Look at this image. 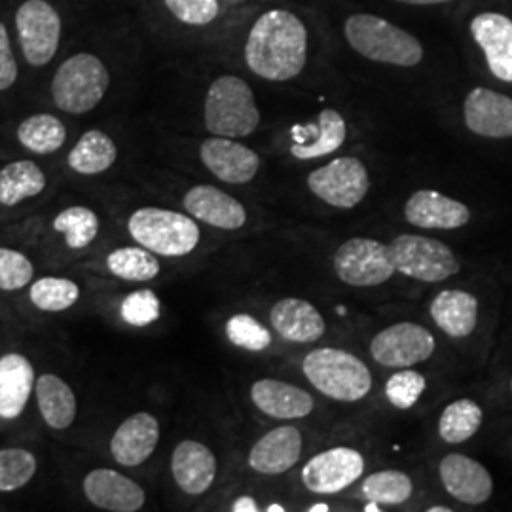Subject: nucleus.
<instances>
[{
  "label": "nucleus",
  "mask_w": 512,
  "mask_h": 512,
  "mask_svg": "<svg viewBox=\"0 0 512 512\" xmlns=\"http://www.w3.org/2000/svg\"><path fill=\"white\" fill-rule=\"evenodd\" d=\"M380 512L382 511V507L376 503V501H368V505L365 507V512Z\"/></svg>",
  "instance_id": "de8ad7c7"
},
{
  "label": "nucleus",
  "mask_w": 512,
  "mask_h": 512,
  "mask_svg": "<svg viewBox=\"0 0 512 512\" xmlns=\"http://www.w3.org/2000/svg\"><path fill=\"white\" fill-rule=\"evenodd\" d=\"M169 12L186 25H207L219 16V0H165Z\"/></svg>",
  "instance_id": "79ce46f5"
},
{
  "label": "nucleus",
  "mask_w": 512,
  "mask_h": 512,
  "mask_svg": "<svg viewBox=\"0 0 512 512\" xmlns=\"http://www.w3.org/2000/svg\"><path fill=\"white\" fill-rule=\"evenodd\" d=\"M361 490L368 501H376L378 505H403L410 499L414 486L403 471H380L366 476Z\"/></svg>",
  "instance_id": "72a5a7b5"
},
{
  "label": "nucleus",
  "mask_w": 512,
  "mask_h": 512,
  "mask_svg": "<svg viewBox=\"0 0 512 512\" xmlns=\"http://www.w3.org/2000/svg\"><path fill=\"white\" fill-rule=\"evenodd\" d=\"M110 274L126 281H150L160 274V262L143 247H122L107 258Z\"/></svg>",
  "instance_id": "473e14b6"
},
{
  "label": "nucleus",
  "mask_w": 512,
  "mask_h": 512,
  "mask_svg": "<svg viewBox=\"0 0 512 512\" xmlns=\"http://www.w3.org/2000/svg\"><path fill=\"white\" fill-rule=\"evenodd\" d=\"M40 414L52 429H67L76 418V397L65 380L54 374H44L37 382Z\"/></svg>",
  "instance_id": "cd10ccee"
},
{
  "label": "nucleus",
  "mask_w": 512,
  "mask_h": 512,
  "mask_svg": "<svg viewBox=\"0 0 512 512\" xmlns=\"http://www.w3.org/2000/svg\"><path fill=\"white\" fill-rule=\"evenodd\" d=\"M232 511L234 512H256L258 511V507H256V501L253 497H239L238 501L234 503V507H232Z\"/></svg>",
  "instance_id": "c03bdc74"
},
{
  "label": "nucleus",
  "mask_w": 512,
  "mask_h": 512,
  "mask_svg": "<svg viewBox=\"0 0 512 512\" xmlns=\"http://www.w3.org/2000/svg\"><path fill=\"white\" fill-rule=\"evenodd\" d=\"M84 494L103 511L135 512L145 505V490L112 469H95L84 478Z\"/></svg>",
  "instance_id": "a211bd4d"
},
{
  "label": "nucleus",
  "mask_w": 512,
  "mask_h": 512,
  "mask_svg": "<svg viewBox=\"0 0 512 512\" xmlns=\"http://www.w3.org/2000/svg\"><path fill=\"white\" fill-rule=\"evenodd\" d=\"M260 124L255 95L245 80L232 74L217 78L205 97V128L217 137H247Z\"/></svg>",
  "instance_id": "20e7f679"
},
{
  "label": "nucleus",
  "mask_w": 512,
  "mask_h": 512,
  "mask_svg": "<svg viewBox=\"0 0 512 512\" xmlns=\"http://www.w3.org/2000/svg\"><path fill=\"white\" fill-rule=\"evenodd\" d=\"M37 473V458L23 448L0 450V492H14L31 482Z\"/></svg>",
  "instance_id": "e433bc0d"
},
{
  "label": "nucleus",
  "mask_w": 512,
  "mask_h": 512,
  "mask_svg": "<svg viewBox=\"0 0 512 512\" xmlns=\"http://www.w3.org/2000/svg\"><path fill=\"white\" fill-rule=\"evenodd\" d=\"M33 262L14 249L0 247V291H18L33 279Z\"/></svg>",
  "instance_id": "ea45409f"
},
{
  "label": "nucleus",
  "mask_w": 512,
  "mask_h": 512,
  "mask_svg": "<svg viewBox=\"0 0 512 512\" xmlns=\"http://www.w3.org/2000/svg\"><path fill=\"white\" fill-rule=\"evenodd\" d=\"M308 186L321 202L338 209H351L365 200L370 179L361 160L344 156L311 171Z\"/></svg>",
  "instance_id": "9d476101"
},
{
  "label": "nucleus",
  "mask_w": 512,
  "mask_h": 512,
  "mask_svg": "<svg viewBox=\"0 0 512 512\" xmlns=\"http://www.w3.org/2000/svg\"><path fill=\"white\" fill-rule=\"evenodd\" d=\"M463 118L465 126L480 137H512V99L509 95L488 88H475L465 99Z\"/></svg>",
  "instance_id": "2eb2a0df"
},
{
  "label": "nucleus",
  "mask_w": 512,
  "mask_h": 512,
  "mask_svg": "<svg viewBox=\"0 0 512 512\" xmlns=\"http://www.w3.org/2000/svg\"><path fill=\"white\" fill-rule=\"evenodd\" d=\"M334 270L351 287H376L397 272L387 245L376 239L353 238L342 243L334 255Z\"/></svg>",
  "instance_id": "1a4fd4ad"
},
{
  "label": "nucleus",
  "mask_w": 512,
  "mask_h": 512,
  "mask_svg": "<svg viewBox=\"0 0 512 512\" xmlns=\"http://www.w3.org/2000/svg\"><path fill=\"white\" fill-rule=\"evenodd\" d=\"M348 135L346 120L338 110L325 109L317 116L313 126H294L291 152L298 160H313L329 156L344 145Z\"/></svg>",
  "instance_id": "5701e85b"
},
{
  "label": "nucleus",
  "mask_w": 512,
  "mask_h": 512,
  "mask_svg": "<svg viewBox=\"0 0 512 512\" xmlns=\"http://www.w3.org/2000/svg\"><path fill=\"white\" fill-rule=\"evenodd\" d=\"M308 511L310 512H329V505H325V503H315V505H313V507H310V509H308Z\"/></svg>",
  "instance_id": "49530a36"
},
{
  "label": "nucleus",
  "mask_w": 512,
  "mask_h": 512,
  "mask_svg": "<svg viewBox=\"0 0 512 512\" xmlns=\"http://www.w3.org/2000/svg\"><path fill=\"white\" fill-rule=\"evenodd\" d=\"M21 52L33 67L48 65L61 40V18L46 0H25L16 12Z\"/></svg>",
  "instance_id": "6e6552de"
},
{
  "label": "nucleus",
  "mask_w": 512,
  "mask_h": 512,
  "mask_svg": "<svg viewBox=\"0 0 512 512\" xmlns=\"http://www.w3.org/2000/svg\"><path fill=\"white\" fill-rule=\"evenodd\" d=\"M387 251L397 272L425 283L446 281L461 268L452 249L439 239L403 234L387 245Z\"/></svg>",
  "instance_id": "0eeeda50"
},
{
  "label": "nucleus",
  "mask_w": 512,
  "mask_h": 512,
  "mask_svg": "<svg viewBox=\"0 0 512 512\" xmlns=\"http://www.w3.org/2000/svg\"><path fill=\"white\" fill-rule=\"evenodd\" d=\"M226 336L228 340L241 349L247 351H264L272 344V334L264 325H260L255 317L247 313H238L228 319L226 323Z\"/></svg>",
  "instance_id": "4c0bfd02"
},
{
  "label": "nucleus",
  "mask_w": 512,
  "mask_h": 512,
  "mask_svg": "<svg viewBox=\"0 0 512 512\" xmlns=\"http://www.w3.org/2000/svg\"><path fill=\"white\" fill-rule=\"evenodd\" d=\"M425 387H427V380H425L423 374L416 372V370H410V368H404L401 372H395L387 380L385 395H387L389 403L393 404L395 408L408 410L420 401Z\"/></svg>",
  "instance_id": "58836bf2"
},
{
  "label": "nucleus",
  "mask_w": 512,
  "mask_h": 512,
  "mask_svg": "<svg viewBox=\"0 0 512 512\" xmlns=\"http://www.w3.org/2000/svg\"><path fill=\"white\" fill-rule=\"evenodd\" d=\"M484 420L482 408L473 399H458L448 404L439 420L440 439L448 444H461L473 439Z\"/></svg>",
  "instance_id": "2f4dec72"
},
{
  "label": "nucleus",
  "mask_w": 512,
  "mask_h": 512,
  "mask_svg": "<svg viewBox=\"0 0 512 512\" xmlns=\"http://www.w3.org/2000/svg\"><path fill=\"white\" fill-rule=\"evenodd\" d=\"M202 162L219 181L228 184L251 183L260 169V156L230 137H211L200 148Z\"/></svg>",
  "instance_id": "ddd939ff"
},
{
  "label": "nucleus",
  "mask_w": 512,
  "mask_h": 512,
  "mask_svg": "<svg viewBox=\"0 0 512 512\" xmlns=\"http://www.w3.org/2000/svg\"><path fill=\"white\" fill-rule=\"evenodd\" d=\"M118 158L116 143L105 131H86L69 154L71 169L80 175H99L107 171Z\"/></svg>",
  "instance_id": "c756f323"
},
{
  "label": "nucleus",
  "mask_w": 512,
  "mask_h": 512,
  "mask_svg": "<svg viewBox=\"0 0 512 512\" xmlns=\"http://www.w3.org/2000/svg\"><path fill=\"white\" fill-rule=\"evenodd\" d=\"M471 33L495 78L512 82V19L484 12L471 21Z\"/></svg>",
  "instance_id": "f3484780"
},
{
  "label": "nucleus",
  "mask_w": 512,
  "mask_h": 512,
  "mask_svg": "<svg viewBox=\"0 0 512 512\" xmlns=\"http://www.w3.org/2000/svg\"><path fill=\"white\" fill-rule=\"evenodd\" d=\"M16 80H18V61L12 54L8 31L4 23H0V92L12 88Z\"/></svg>",
  "instance_id": "37998d69"
},
{
  "label": "nucleus",
  "mask_w": 512,
  "mask_h": 512,
  "mask_svg": "<svg viewBox=\"0 0 512 512\" xmlns=\"http://www.w3.org/2000/svg\"><path fill=\"white\" fill-rule=\"evenodd\" d=\"M31 302L42 311H65L74 306L80 298V287L63 277H42L33 283Z\"/></svg>",
  "instance_id": "c9c22d12"
},
{
  "label": "nucleus",
  "mask_w": 512,
  "mask_h": 512,
  "mask_svg": "<svg viewBox=\"0 0 512 512\" xmlns=\"http://www.w3.org/2000/svg\"><path fill=\"white\" fill-rule=\"evenodd\" d=\"M440 482L459 503L482 505L494 494V480L488 469L463 454H448L440 461Z\"/></svg>",
  "instance_id": "4468645a"
},
{
  "label": "nucleus",
  "mask_w": 512,
  "mask_h": 512,
  "mask_svg": "<svg viewBox=\"0 0 512 512\" xmlns=\"http://www.w3.org/2000/svg\"><path fill=\"white\" fill-rule=\"evenodd\" d=\"M129 234L141 247L154 255H190L200 243V228L183 213L143 207L135 211L128 222Z\"/></svg>",
  "instance_id": "39448f33"
},
{
  "label": "nucleus",
  "mask_w": 512,
  "mask_h": 512,
  "mask_svg": "<svg viewBox=\"0 0 512 512\" xmlns=\"http://www.w3.org/2000/svg\"><path fill=\"white\" fill-rule=\"evenodd\" d=\"M183 203L192 217L220 230H238L247 222L245 207L236 198L209 184L190 188Z\"/></svg>",
  "instance_id": "412c9836"
},
{
  "label": "nucleus",
  "mask_w": 512,
  "mask_h": 512,
  "mask_svg": "<svg viewBox=\"0 0 512 512\" xmlns=\"http://www.w3.org/2000/svg\"><path fill=\"white\" fill-rule=\"evenodd\" d=\"M401 4H412V6H431V4H444L450 0H395Z\"/></svg>",
  "instance_id": "a18cd8bd"
},
{
  "label": "nucleus",
  "mask_w": 512,
  "mask_h": 512,
  "mask_svg": "<svg viewBox=\"0 0 512 512\" xmlns=\"http://www.w3.org/2000/svg\"><path fill=\"white\" fill-rule=\"evenodd\" d=\"M171 473L184 494L202 495L217 476L215 454L198 440H183L171 458Z\"/></svg>",
  "instance_id": "4be33fe9"
},
{
  "label": "nucleus",
  "mask_w": 512,
  "mask_h": 512,
  "mask_svg": "<svg viewBox=\"0 0 512 512\" xmlns=\"http://www.w3.org/2000/svg\"><path fill=\"white\" fill-rule=\"evenodd\" d=\"M431 317L450 338H467L478 321V300L467 291H442L431 302Z\"/></svg>",
  "instance_id": "bb28decb"
},
{
  "label": "nucleus",
  "mask_w": 512,
  "mask_h": 512,
  "mask_svg": "<svg viewBox=\"0 0 512 512\" xmlns=\"http://www.w3.org/2000/svg\"><path fill=\"white\" fill-rule=\"evenodd\" d=\"M302 454V435L293 425L275 427L256 442L249 465L260 475H283L291 471Z\"/></svg>",
  "instance_id": "aec40b11"
},
{
  "label": "nucleus",
  "mask_w": 512,
  "mask_h": 512,
  "mask_svg": "<svg viewBox=\"0 0 512 512\" xmlns=\"http://www.w3.org/2000/svg\"><path fill=\"white\" fill-rule=\"evenodd\" d=\"M285 509L283 507H279V505H272V507H268V512H283Z\"/></svg>",
  "instance_id": "09e8293b"
},
{
  "label": "nucleus",
  "mask_w": 512,
  "mask_h": 512,
  "mask_svg": "<svg viewBox=\"0 0 512 512\" xmlns=\"http://www.w3.org/2000/svg\"><path fill=\"white\" fill-rule=\"evenodd\" d=\"M349 46L370 61L416 67L423 59L420 40L374 14H353L344 27Z\"/></svg>",
  "instance_id": "f03ea898"
},
{
  "label": "nucleus",
  "mask_w": 512,
  "mask_h": 512,
  "mask_svg": "<svg viewBox=\"0 0 512 512\" xmlns=\"http://www.w3.org/2000/svg\"><path fill=\"white\" fill-rule=\"evenodd\" d=\"M302 370L317 391L340 403H357L372 389L368 366L344 349H313L306 355Z\"/></svg>",
  "instance_id": "7ed1b4c3"
},
{
  "label": "nucleus",
  "mask_w": 512,
  "mask_h": 512,
  "mask_svg": "<svg viewBox=\"0 0 512 512\" xmlns=\"http://www.w3.org/2000/svg\"><path fill=\"white\" fill-rule=\"evenodd\" d=\"M109 84V69L97 55L76 54L57 69L52 97L59 109L84 114L101 103Z\"/></svg>",
  "instance_id": "423d86ee"
},
{
  "label": "nucleus",
  "mask_w": 512,
  "mask_h": 512,
  "mask_svg": "<svg viewBox=\"0 0 512 512\" xmlns=\"http://www.w3.org/2000/svg\"><path fill=\"white\" fill-rule=\"evenodd\" d=\"M511 389H512V380H511Z\"/></svg>",
  "instance_id": "3c124183"
},
{
  "label": "nucleus",
  "mask_w": 512,
  "mask_h": 512,
  "mask_svg": "<svg viewBox=\"0 0 512 512\" xmlns=\"http://www.w3.org/2000/svg\"><path fill=\"white\" fill-rule=\"evenodd\" d=\"M275 332L296 344H310L325 334V319L317 308L300 298H283L270 311Z\"/></svg>",
  "instance_id": "393cba45"
},
{
  "label": "nucleus",
  "mask_w": 512,
  "mask_h": 512,
  "mask_svg": "<svg viewBox=\"0 0 512 512\" xmlns=\"http://www.w3.org/2000/svg\"><path fill=\"white\" fill-rule=\"evenodd\" d=\"M120 313L131 327H147L160 317V300L154 291H135L124 298Z\"/></svg>",
  "instance_id": "a19ab883"
},
{
  "label": "nucleus",
  "mask_w": 512,
  "mask_h": 512,
  "mask_svg": "<svg viewBox=\"0 0 512 512\" xmlns=\"http://www.w3.org/2000/svg\"><path fill=\"white\" fill-rule=\"evenodd\" d=\"M404 217L423 230H458L471 220V211L437 190H418L404 205Z\"/></svg>",
  "instance_id": "dca6fc26"
},
{
  "label": "nucleus",
  "mask_w": 512,
  "mask_h": 512,
  "mask_svg": "<svg viewBox=\"0 0 512 512\" xmlns=\"http://www.w3.org/2000/svg\"><path fill=\"white\" fill-rule=\"evenodd\" d=\"M245 61L264 80H293L304 71L308 61L306 25L287 10L262 14L247 38Z\"/></svg>",
  "instance_id": "f257e3e1"
},
{
  "label": "nucleus",
  "mask_w": 512,
  "mask_h": 512,
  "mask_svg": "<svg viewBox=\"0 0 512 512\" xmlns=\"http://www.w3.org/2000/svg\"><path fill=\"white\" fill-rule=\"evenodd\" d=\"M363 473V456L348 446H336L313 456L304 465L302 482L313 494H340L355 484Z\"/></svg>",
  "instance_id": "f8f14e48"
},
{
  "label": "nucleus",
  "mask_w": 512,
  "mask_h": 512,
  "mask_svg": "<svg viewBox=\"0 0 512 512\" xmlns=\"http://www.w3.org/2000/svg\"><path fill=\"white\" fill-rule=\"evenodd\" d=\"M429 512H450V509H446V507H431Z\"/></svg>",
  "instance_id": "8fccbe9b"
},
{
  "label": "nucleus",
  "mask_w": 512,
  "mask_h": 512,
  "mask_svg": "<svg viewBox=\"0 0 512 512\" xmlns=\"http://www.w3.org/2000/svg\"><path fill=\"white\" fill-rule=\"evenodd\" d=\"M54 228L71 249H84L99 234V217L88 207H69L55 217Z\"/></svg>",
  "instance_id": "f704fd0d"
},
{
  "label": "nucleus",
  "mask_w": 512,
  "mask_h": 512,
  "mask_svg": "<svg viewBox=\"0 0 512 512\" xmlns=\"http://www.w3.org/2000/svg\"><path fill=\"white\" fill-rule=\"evenodd\" d=\"M44 188L46 175L31 160H19L0 169V203L6 207L35 198Z\"/></svg>",
  "instance_id": "c85d7f7f"
},
{
  "label": "nucleus",
  "mask_w": 512,
  "mask_h": 512,
  "mask_svg": "<svg viewBox=\"0 0 512 512\" xmlns=\"http://www.w3.org/2000/svg\"><path fill=\"white\" fill-rule=\"evenodd\" d=\"M18 139L35 154H52L65 145L67 129L52 114H35L19 124Z\"/></svg>",
  "instance_id": "7c9ffc66"
},
{
  "label": "nucleus",
  "mask_w": 512,
  "mask_h": 512,
  "mask_svg": "<svg viewBox=\"0 0 512 512\" xmlns=\"http://www.w3.org/2000/svg\"><path fill=\"white\" fill-rule=\"evenodd\" d=\"M435 338L416 323H397L378 332L370 342V355L385 368H410L431 359Z\"/></svg>",
  "instance_id": "9b49d317"
},
{
  "label": "nucleus",
  "mask_w": 512,
  "mask_h": 512,
  "mask_svg": "<svg viewBox=\"0 0 512 512\" xmlns=\"http://www.w3.org/2000/svg\"><path fill=\"white\" fill-rule=\"evenodd\" d=\"M35 384V368L19 353L0 359V416L19 418L25 410Z\"/></svg>",
  "instance_id": "a878e982"
},
{
  "label": "nucleus",
  "mask_w": 512,
  "mask_h": 512,
  "mask_svg": "<svg viewBox=\"0 0 512 512\" xmlns=\"http://www.w3.org/2000/svg\"><path fill=\"white\" fill-rule=\"evenodd\" d=\"M158 440V420L148 412H137L116 429L110 440V454L124 467H137L154 454Z\"/></svg>",
  "instance_id": "6ab92c4d"
},
{
  "label": "nucleus",
  "mask_w": 512,
  "mask_h": 512,
  "mask_svg": "<svg viewBox=\"0 0 512 512\" xmlns=\"http://www.w3.org/2000/svg\"><path fill=\"white\" fill-rule=\"evenodd\" d=\"M256 408L275 420H298L310 416L313 397L308 391L281 380H258L251 387Z\"/></svg>",
  "instance_id": "b1692460"
}]
</instances>
